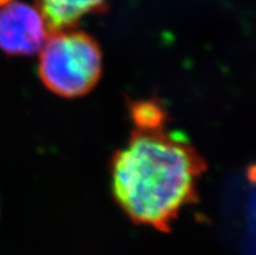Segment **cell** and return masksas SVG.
I'll list each match as a JSON object with an SVG mask.
<instances>
[{
	"label": "cell",
	"mask_w": 256,
	"mask_h": 255,
	"mask_svg": "<svg viewBox=\"0 0 256 255\" xmlns=\"http://www.w3.org/2000/svg\"><path fill=\"white\" fill-rule=\"evenodd\" d=\"M207 165L180 133L136 129L110 164L112 193L134 223L168 232L180 212L196 199Z\"/></svg>",
	"instance_id": "cell-1"
},
{
	"label": "cell",
	"mask_w": 256,
	"mask_h": 255,
	"mask_svg": "<svg viewBox=\"0 0 256 255\" xmlns=\"http://www.w3.org/2000/svg\"><path fill=\"white\" fill-rule=\"evenodd\" d=\"M103 55L92 37L74 29L52 32L39 51V77L62 98L84 97L102 77Z\"/></svg>",
	"instance_id": "cell-2"
},
{
	"label": "cell",
	"mask_w": 256,
	"mask_h": 255,
	"mask_svg": "<svg viewBox=\"0 0 256 255\" xmlns=\"http://www.w3.org/2000/svg\"><path fill=\"white\" fill-rule=\"evenodd\" d=\"M107 0H38L50 32L72 29L86 15L104 8Z\"/></svg>",
	"instance_id": "cell-4"
},
{
	"label": "cell",
	"mask_w": 256,
	"mask_h": 255,
	"mask_svg": "<svg viewBox=\"0 0 256 255\" xmlns=\"http://www.w3.org/2000/svg\"><path fill=\"white\" fill-rule=\"evenodd\" d=\"M48 26L38 7L13 2L0 10V51L10 56L39 54Z\"/></svg>",
	"instance_id": "cell-3"
},
{
	"label": "cell",
	"mask_w": 256,
	"mask_h": 255,
	"mask_svg": "<svg viewBox=\"0 0 256 255\" xmlns=\"http://www.w3.org/2000/svg\"><path fill=\"white\" fill-rule=\"evenodd\" d=\"M10 3H13V0H0V8H3V7L8 6Z\"/></svg>",
	"instance_id": "cell-6"
},
{
	"label": "cell",
	"mask_w": 256,
	"mask_h": 255,
	"mask_svg": "<svg viewBox=\"0 0 256 255\" xmlns=\"http://www.w3.org/2000/svg\"><path fill=\"white\" fill-rule=\"evenodd\" d=\"M129 108L136 129H156L166 126L168 113L158 100H136L130 104Z\"/></svg>",
	"instance_id": "cell-5"
}]
</instances>
